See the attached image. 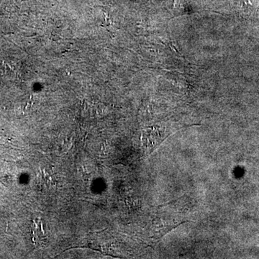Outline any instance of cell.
<instances>
[{"mask_svg": "<svg viewBox=\"0 0 259 259\" xmlns=\"http://www.w3.org/2000/svg\"><path fill=\"white\" fill-rule=\"evenodd\" d=\"M170 134L168 130L159 126L144 130L141 135V149L145 156H148L152 154Z\"/></svg>", "mask_w": 259, "mask_h": 259, "instance_id": "1", "label": "cell"}, {"mask_svg": "<svg viewBox=\"0 0 259 259\" xmlns=\"http://www.w3.org/2000/svg\"><path fill=\"white\" fill-rule=\"evenodd\" d=\"M189 222L185 219L179 218H170V217H161L160 218L156 219L154 222V227H153V238L155 239H162L164 235L172 231L173 229L176 228L181 224Z\"/></svg>", "mask_w": 259, "mask_h": 259, "instance_id": "2", "label": "cell"}, {"mask_svg": "<svg viewBox=\"0 0 259 259\" xmlns=\"http://www.w3.org/2000/svg\"><path fill=\"white\" fill-rule=\"evenodd\" d=\"M31 236L35 246L38 248L44 247L47 244L48 238L40 219H34L31 226Z\"/></svg>", "mask_w": 259, "mask_h": 259, "instance_id": "3", "label": "cell"}]
</instances>
